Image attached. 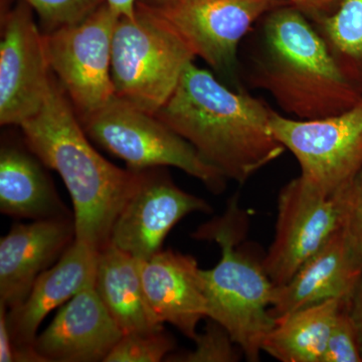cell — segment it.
Instances as JSON below:
<instances>
[{
	"instance_id": "obj_1",
	"label": "cell",
	"mask_w": 362,
	"mask_h": 362,
	"mask_svg": "<svg viewBox=\"0 0 362 362\" xmlns=\"http://www.w3.org/2000/svg\"><path fill=\"white\" fill-rule=\"evenodd\" d=\"M273 111L249 93L230 90L192 62L156 116L226 180L245 183L286 150L272 131Z\"/></svg>"
},
{
	"instance_id": "obj_2",
	"label": "cell",
	"mask_w": 362,
	"mask_h": 362,
	"mask_svg": "<svg viewBox=\"0 0 362 362\" xmlns=\"http://www.w3.org/2000/svg\"><path fill=\"white\" fill-rule=\"evenodd\" d=\"M21 127L28 149L65 183L73 202L76 240L102 251L110 244L114 223L141 171L117 168L90 145L56 78L42 108Z\"/></svg>"
},
{
	"instance_id": "obj_3",
	"label": "cell",
	"mask_w": 362,
	"mask_h": 362,
	"mask_svg": "<svg viewBox=\"0 0 362 362\" xmlns=\"http://www.w3.org/2000/svg\"><path fill=\"white\" fill-rule=\"evenodd\" d=\"M250 85L270 93L288 117L314 120L338 115L362 100V87L350 81L317 32L291 4L259 21Z\"/></svg>"
},
{
	"instance_id": "obj_4",
	"label": "cell",
	"mask_w": 362,
	"mask_h": 362,
	"mask_svg": "<svg viewBox=\"0 0 362 362\" xmlns=\"http://www.w3.org/2000/svg\"><path fill=\"white\" fill-rule=\"evenodd\" d=\"M246 226V214L235 199L225 216L206 223L195 235L214 240L221 250L213 269H202L207 319L225 327L247 361L254 362L259 361L264 339L275 326L270 309L276 286L263 262L240 247Z\"/></svg>"
},
{
	"instance_id": "obj_5",
	"label": "cell",
	"mask_w": 362,
	"mask_h": 362,
	"mask_svg": "<svg viewBox=\"0 0 362 362\" xmlns=\"http://www.w3.org/2000/svg\"><path fill=\"white\" fill-rule=\"evenodd\" d=\"M194 58L163 18L137 1L134 18L120 16L114 28L111 75L116 96L156 115Z\"/></svg>"
},
{
	"instance_id": "obj_6",
	"label": "cell",
	"mask_w": 362,
	"mask_h": 362,
	"mask_svg": "<svg viewBox=\"0 0 362 362\" xmlns=\"http://www.w3.org/2000/svg\"><path fill=\"white\" fill-rule=\"evenodd\" d=\"M82 126L88 137L132 170L173 166L202 181L214 194L225 189V176L189 142L156 115L119 97L82 120Z\"/></svg>"
},
{
	"instance_id": "obj_7",
	"label": "cell",
	"mask_w": 362,
	"mask_h": 362,
	"mask_svg": "<svg viewBox=\"0 0 362 362\" xmlns=\"http://www.w3.org/2000/svg\"><path fill=\"white\" fill-rule=\"evenodd\" d=\"M119 18L104 1L80 23L44 35L49 66L81 121L116 96L111 75L112 40Z\"/></svg>"
},
{
	"instance_id": "obj_8",
	"label": "cell",
	"mask_w": 362,
	"mask_h": 362,
	"mask_svg": "<svg viewBox=\"0 0 362 362\" xmlns=\"http://www.w3.org/2000/svg\"><path fill=\"white\" fill-rule=\"evenodd\" d=\"M271 128L297 159L300 177L324 194H337L362 168V100L338 115L314 120L273 111Z\"/></svg>"
},
{
	"instance_id": "obj_9",
	"label": "cell",
	"mask_w": 362,
	"mask_h": 362,
	"mask_svg": "<svg viewBox=\"0 0 362 362\" xmlns=\"http://www.w3.org/2000/svg\"><path fill=\"white\" fill-rule=\"evenodd\" d=\"M286 4L285 0H177L148 6L187 42L195 57L237 83L240 42L267 13Z\"/></svg>"
},
{
	"instance_id": "obj_10",
	"label": "cell",
	"mask_w": 362,
	"mask_h": 362,
	"mask_svg": "<svg viewBox=\"0 0 362 362\" xmlns=\"http://www.w3.org/2000/svg\"><path fill=\"white\" fill-rule=\"evenodd\" d=\"M342 192L326 194L298 176L281 189L275 237L263 267L273 284L289 282L342 226Z\"/></svg>"
},
{
	"instance_id": "obj_11",
	"label": "cell",
	"mask_w": 362,
	"mask_h": 362,
	"mask_svg": "<svg viewBox=\"0 0 362 362\" xmlns=\"http://www.w3.org/2000/svg\"><path fill=\"white\" fill-rule=\"evenodd\" d=\"M23 1L4 16L0 42V123L18 125L40 111L49 87L44 35Z\"/></svg>"
},
{
	"instance_id": "obj_12",
	"label": "cell",
	"mask_w": 362,
	"mask_h": 362,
	"mask_svg": "<svg viewBox=\"0 0 362 362\" xmlns=\"http://www.w3.org/2000/svg\"><path fill=\"white\" fill-rule=\"evenodd\" d=\"M204 199L180 189L156 168L141 171L135 192L114 223L110 244L138 259L162 251L169 232L183 218L195 211L207 213Z\"/></svg>"
},
{
	"instance_id": "obj_13",
	"label": "cell",
	"mask_w": 362,
	"mask_h": 362,
	"mask_svg": "<svg viewBox=\"0 0 362 362\" xmlns=\"http://www.w3.org/2000/svg\"><path fill=\"white\" fill-rule=\"evenodd\" d=\"M98 255L75 239L62 258L37 279L25 301L7 312L11 362H45L33 346L40 324L94 280Z\"/></svg>"
},
{
	"instance_id": "obj_14",
	"label": "cell",
	"mask_w": 362,
	"mask_h": 362,
	"mask_svg": "<svg viewBox=\"0 0 362 362\" xmlns=\"http://www.w3.org/2000/svg\"><path fill=\"white\" fill-rule=\"evenodd\" d=\"M123 335L94 279L62 306L33 346L45 362H104Z\"/></svg>"
},
{
	"instance_id": "obj_15",
	"label": "cell",
	"mask_w": 362,
	"mask_h": 362,
	"mask_svg": "<svg viewBox=\"0 0 362 362\" xmlns=\"http://www.w3.org/2000/svg\"><path fill=\"white\" fill-rule=\"evenodd\" d=\"M76 239L74 218L16 223L0 240V303L16 308L37 279L52 268Z\"/></svg>"
},
{
	"instance_id": "obj_16",
	"label": "cell",
	"mask_w": 362,
	"mask_h": 362,
	"mask_svg": "<svg viewBox=\"0 0 362 362\" xmlns=\"http://www.w3.org/2000/svg\"><path fill=\"white\" fill-rule=\"evenodd\" d=\"M362 280V262L343 226L307 259L289 282L275 287L274 318L327 300H350Z\"/></svg>"
},
{
	"instance_id": "obj_17",
	"label": "cell",
	"mask_w": 362,
	"mask_h": 362,
	"mask_svg": "<svg viewBox=\"0 0 362 362\" xmlns=\"http://www.w3.org/2000/svg\"><path fill=\"white\" fill-rule=\"evenodd\" d=\"M139 270L145 295L159 321L194 340L197 326L209 316L197 259L171 250L160 251L150 259H139Z\"/></svg>"
},
{
	"instance_id": "obj_18",
	"label": "cell",
	"mask_w": 362,
	"mask_h": 362,
	"mask_svg": "<svg viewBox=\"0 0 362 362\" xmlns=\"http://www.w3.org/2000/svg\"><path fill=\"white\" fill-rule=\"evenodd\" d=\"M95 288L124 334L163 330L148 303L139 259L109 244L98 255Z\"/></svg>"
},
{
	"instance_id": "obj_19",
	"label": "cell",
	"mask_w": 362,
	"mask_h": 362,
	"mask_svg": "<svg viewBox=\"0 0 362 362\" xmlns=\"http://www.w3.org/2000/svg\"><path fill=\"white\" fill-rule=\"evenodd\" d=\"M0 211L32 221L69 216L40 162L13 146L0 152Z\"/></svg>"
},
{
	"instance_id": "obj_20",
	"label": "cell",
	"mask_w": 362,
	"mask_h": 362,
	"mask_svg": "<svg viewBox=\"0 0 362 362\" xmlns=\"http://www.w3.org/2000/svg\"><path fill=\"white\" fill-rule=\"evenodd\" d=\"M347 301L327 300L278 317L262 351L282 362H321L338 313Z\"/></svg>"
},
{
	"instance_id": "obj_21",
	"label": "cell",
	"mask_w": 362,
	"mask_h": 362,
	"mask_svg": "<svg viewBox=\"0 0 362 362\" xmlns=\"http://www.w3.org/2000/svg\"><path fill=\"white\" fill-rule=\"evenodd\" d=\"M311 21L344 75L362 87V0H340L332 13Z\"/></svg>"
},
{
	"instance_id": "obj_22",
	"label": "cell",
	"mask_w": 362,
	"mask_h": 362,
	"mask_svg": "<svg viewBox=\"0 0 362 362\" xmlns=\"http://www.w3.org/2000/svg\"><path fill=\"white\" fill-rule=\"evenodd\" d=\"M194 349L190 351L173 354L166 361L173 362H235L240 361L242 350L230 333L220 323L209 319L206 328L194 338Z\"/></svg>"
},
{
	"instance_id": "obj_23",
	"label": "cell",
	"mask_w": 362,
	"mask_h": 362,
	"mask_svg": "<svg viewBox=\"0 0 362 362\" xmlns=\"http://www.w3.org/2000/svg\"><path fill=\"white\" fill-rule=\"evenodd\" d=\"M173 338L165 329L151 333L124 334L104 362H159L175 349Z\"/></svg>"
},
{
	"instance_id": "obj_24",
	"label": "cell",
	"mask_w": 362,
	"mask_h": 362,
	"mask_svg": "<svg viewBox=\"0 0 362 362\" xmlns=\"http://www.w3.org/2000/svg\"><path fill=\"white\" fill-rule=\"evenodd\" d=\"M350 300L338 313L321 362H362L358 337L349 312Z\"/></svg>"
},
{
	"instance_id": "obj_25",
	"label": "cell",
	"mask_w": 362,
	"mask_h": 362,
	"mask_svg": "<svg viewBox=\"0 0 362 362\" xmlns=\"http://www.w3.org/2000/svg\"><path fill=\"white\" fill-rule=\"evenodd\" d=\"M52 30L85 20L105 0H25Z\"/></svg>"
},
{
	"instance_id": "obj_26",
	"label": "cell",
	"mask_w": 362,
	"mask_h": 362,
	"mask_svg": "<svg viewBox=\"0 0 362 362\" xmlns=\"http://www.w3.org/2000/svg\"><path fill=\"white\" fill-rule=\"evenodd\" d=\"M341 192L342 226L362 262V168Z\"/></svg>"
},
{
	"instance_id": "obj_27",
	"label": "cell",
	"mask_w": 362,
	"mask_h": 362,
	"mask_svg": "<svg viewBox=\"0 0 362 362\" xmlns=\"http://www.w3.org/2000/svg\"><path fill=\"white\" fill-rule=\"evenodd\" d=\"M297 7L310 21L329 14L337 8L340 0H285Z\"/></svg>"
},
{
	"instance_id": "obj_28",
	"label": "cell",
	"mask_w": 362,
	"mask_h": 362,
	"mask_svg": "<svg viewBox=\"0 0 362 362\" xmlns=\"http://www.w3.org/2000/svg\"><path fill=\"white\" fill-rule=\"evenodd\" d=\"M349 312L356 326L362 356V280L350 300Z\"/></svg>"
},
{
	"instance_id": "obj_29",
	"label": "cell",
	"mask_w": 362,
	"mask_h": 362,
	"mask_svg": "<svg viewBox=\"0 0 362 362\" xmlns=\"http://www.w3.org/2000/svg\"><path fill=\"white\" fill-rule=\"evenodd\" d=\"M119 16L134 18L138 0H105Z\"/></svg>"
},
{
	"instance_id": "obj_30",
	"label": "cell",
	"mask_w": 362,
	"mask_h": 362,
	"mask_svg": "<svg viewBox=\"0 0 362 362\" xmlns=\"http://www.w3.org/2000/svg\"><path fill=\"white\" fill-rule=\"evenodd\" d=\"M138 1L147 4L149 6L159 7L168 6V4H173V2L177 1V0H138Z\"/></svg>"
}]
</instances>
